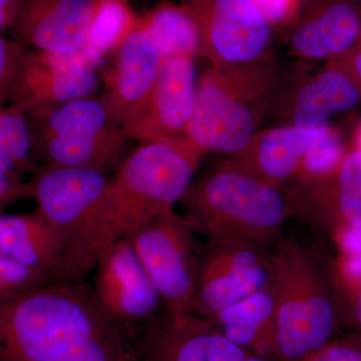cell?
<instances>
[{"label":"cell","mask_w":361,"mask_h":361,"mask_svg":"<svg viewBox=\"0 0 361 361\" xmlns=\"http://www.w3.org/2000/svg\"><path fill=\"white\" fill-rule=\"evenodd\" d=\"M206 152L183 135L142 142L121 164L66 246L59 280H82L118 240L174 210Z\"/></svg>","instance_id":"cell-1"},{"label":"cell","mask_w":361,"mask_h":361,"mask_svg":"<svg viewBox=\"0 0 361 361\" xmlns=\"http://www.w3.org/2000/svg\"><path fill=\"white\" fill-rule=\"evenodd\" d=\"M179 203L194 231L209 240L261 246L276 238L296 210L289 192L252 174L234 158L194 178Z\"/></svg>","instance_id":"cell-2"},{"label":"cell","mask_w":361,"mask_h":361,"mask_svg":"<svg viewBox=\"0 0 361 361\" xmlns=\"http://www.w3.org/2000/svg\"><path fill=\"white\" fill-rule=\"evenodd\" d=\"M116 325L82 280H61L0 303V361H45Z\"/></svg>","instance_id":"cell-3"},{"label":"cell","mask_w":361,"mask_h":361,"mask_svg":"<svg viewBox=\"0 0 361 361\" xmlns=\"http://www.w3.org/2000/svg\"><path fill=\"white\" fill-rule=\"evenodd\" d=\"M279 84L272 61L209 66L198 80L193 115L180 135L206 153L239 155L258 132Z\"/></svg>","instance_id":"cell-4"},{"label":"cell","mask_w":361,"mask_h":361,"mask_svg":"<svg viewBox=\"0 0 361 361\" xmlns=\"http://www.w3.org/2000/svg\"><path fill=\"white\" fill-rule=\"evenodd\" d=\"M275 255V343L281 361H302L329 343L336 308L314 261L285 245Z\"/></svg>","instance_id":"cell-5"},{"label":"cell","mask_w":361,"mask_h":361,"mask_svg":"<svg viewBox=\"0 0 361 361\" xmlns=\"http://www.w3.org/2000/svg\"><path fill=\"white\" fill-rule=\"evenodd\" d=\"M28 120L32 160L44 165L104 170L120 160L128 141L103 101L94 97L75 99Z\"/></svg>","instance_id":"cell-6"},{"label":"cell","mask_w":361,"mask_h":361,"mask_svg":"<svg viewBox=\"0 0 361 361\" xmlns=\"http://www.w3.org/2000/svg\"><path fill=\"white\" fill-rule=\"evenodd\" d=\"M194 230L174 210L156 215L128 235L160 294L166 314H188L196 292L199 249Z\"/></svg>","instance_id":"cell-7"},{"label":"cell","mask_w":361,"mask_h":361,"mask_svg":"<svg viewBox=\"0 0 361 361\" xmlns=\"http://www.w3.org/2000/svg\"><path fill=\"white\" fill-rule=\"evenodd\" d=\"M275 255L249 242L209 240L199 249L196 292L188 314L212 319L220 311L273 286Z\"/></svg>","instance_id":"cell-8"},{"label":"cell","mask_w":361,"mask_h":361,"mask_svg":"<svg viewBox=\"0 0 361 361\" xmlns=\"http://www.w3.org/2000/svg\"><path fill=\"white\" fill-rule=\"evenodd\" d=\"M198 26L199 56L214 66L269 61L272 25L250 0H182Z\"/></svg>","instance_id":"cell-9"},{"label":"cell","mask_w":361,"mask_h":361,"mask_svg":"<svg viewBox=\"0 0 361 361\" xmlns=\"http://www.w3.org/2000/svg\"><path fill=\"white\" fill-rule=\"evenodd\" d=\"M99 80L96 65L82 54L63 56L28 51L9 87L6 103L37 118L75 99L92 97Z\"/></svg>","instance_id":"cell-10"},{"label":"cell","mask_w":361,"mask_h":361,"mask_svg":"<svg viewBox=\"0 0 361 361\" xmlns=\"http://www.w3.org/2000/svg\"><path fill=\"white\" fill-rule=\"evenodd\" d=\"M92 290L104 314L129 336L135 326H149L155 322L163 306L155 284L127 237L97 260Z\"/></svg>","instance_id":"cell-11"},{"label":"cell","mask_w":361,"mask_h":361,"mask_svg":"<svg viewBox=\"0 0 361 361\" xmlns=\"http://www.w3.org/2000/svg\"><path fill=\"white\" fill-rule=\"evenodd\" d=\"M110 180L104 169L94 167L44 165L33 173L35 212L58 235L65 250Z\"/></svg>","instance_id":"cell-12"},{"label":"cell","mask_w":361,"mask_h":361,"mask_svg":"<svg viewBox=\"0 0 361 361\" xmlns=\"http://www.w3.org/2000/svg\"><path fill=\"white\" fill-rule=\"evenodd\" d=\"M197 85L193 58L163 59L146 101L121 127L123 137L151 142L183 135L193 115Z\"/></svg>","instance_id":"cell-13"},{"label":"cell","mask_w":361,"mask_h":361,"mask_svg":"<svg viewBox=\"0 0 361 361\" xmlns=\"http://www.w3.org/2000/svg\"><path fill=\"white\" fill-rule=\"evenodd\" d=\"M104 0H23L13 27L37 51L71 56L85 49Z\"/></svg>","instance_id":"cell-14"},{"label":"cell","mask_w":361,"mask_h":361,"mask_svg":"<svg viewBox=\"0 0 361 361\" xmlns=\"http://www.w3.org/2000/svg\"><path fill=\"white\" fill-rule=\"evenodd\" d=\"M113 63L104 71L103 103L114 122L122 127L146 101L160 73L158 47L141 20L111 52Z\"/></svg>","instance_id":"cell-15"},{"label":"cell","mask_w":361,"mask_h":361,"mask_svg":"<svg viewBox=\"0 0 361 361\" xmlns=\"http://www.w3.org/2000/svg\"><path fill=\"white\" fill-rule=\"evenodd\" d=\"M141 351L145 361H244L251 353L210 320L192 314L151 323Z\"/></svg>","instance_id":"cell-16"},{"label":"cell","mask_w":361,"mask_h":361,"mask_svg":"<svg viewBox=\"0 0 361 361\" xmlns=\"http://www.w3.org/2000/svg\"><path fill=\"white\" fill-rule=\"evenodd\" d=\"M361 39V4L355 0H316L289 35L292 54L307 61H338Z\"/></svg>","instance_id":"cell-17"},{"label":"cell","mask_w":361,"mask_h":361,"mask_svg":"<svg viewBox=\"0 0 361 361\" xmlns=\"http://www.w3.org/2000/svg\"><path fill=\"white\" fill-rule=\"evenodd\" d=\"M360 103V87L338 66L327 63L297 85L289 102L288 125L306 135H322L332 129V116L353 110Z\"/></svg>","instance_id":"cell-18"},{"label":"cell","mask_w":361,"mask_h":361,"mask_svg":"<svg viewBox=\"0 0 361 361\" xmlns=\"http://www.w3.org/2000/svg\"><path fill=\"white\" fill-rule=\"evenodd\" d=\"M319 137L304 134L290 125L259 130L234 159L252 174L284 189V185L296 179Z\"/></svg>","instance_id":"cell-19"},{"label":"cell","mask_w":361,"mask_h":361,"mask_svg":"<svg viewBox=\"0 0 361 361\" xmlns=\"http://www.w3.org/2000/svg\"><path fill=\"white\" fill-rule=\"evenodd\" d=\"M296 209L322 211L341 226L361 227V151L346 149L336 168L310 187L293 194Z\"/></svg>","instance_id":"cell-20"},{"label":"cell","mask_w":361,"mask_h":361,"mask_svg":"<svg viewBox=\"0 0 361 361\" xmlns=\"http://www.w3.org/2000/svg\"><path fill=\"white\" fill-rule=\"evenodd\" d=\"M274 284L220 311L210 319L230 341L241 348L276 357Z\"/></svg>","instance_id":"cell-21"},{"label":"cell","mask_w":361,"mask_h":361,"mask_svg":"<svg viewBox=\"0 0 361 361\" xmlns=\"http://www.w3.org/2000/svg\"><path fill=\"white\" fill-rule=\"evenodd\" d=\"M65 246L37 213L2 214L0 256L49 271L56 281Z\"/></svg>","instance_id":"cell-22"},{"label":"cell","mask_w":361,"mask_h":361,"mask_svg":"<svg viewBox=\"0 0 361 361\" xmlns=\"http://www.w3.org/2000/svg\"><path fill=\"white\" fill-rule=\"evenodd\" d=\"M142 23L158 47L161 59L199 56L198 26L182 4H160L142 16Z\"/></svg>","instance_id":"cell-23"},{"label":"cell","mask_w":361,"mask_h":361,"mask_svg":"<svg viewBox=\"0 0 361 361\" xmlns=\"http://www.w3.org/2000/svg\"><path fill=\"white\" fill-rule=\"evenodd\" d=\"M140 20L126 0H104L80 54L97 65L115 51Z\"/></svg>","instance_id":"cell-24"},{"label":"cell","mask_w":361,"mask_h":361,"mask_svg":"<svg viewBox=\"0 0 361 361\" xmlns=\"http://www.w3.org/2000/svg\"><path fill=\"white\" fill-rule=\"evenodd\" d=\"M32 137L27 114L11 104L0 109V171L23 176L39 169L32 160Z\"/></svg>","instance_id":"cell-25"},{"label":"cell","mask_w":361,"mask_h":361,"mask_svg":"<svg viewBox=\"0 0 361 361\" xmlns=\"http://www.w3.org/2000/svg\"><path fill=\"white\" fill-rule=\"evenodd\" d=\"M45 361H145L141 349L135 348L130 336L115 327L66 349Z\"/></svg>","instance_id":"cell-26"},{"label":"cell","mask_w":361,"mask_h":361,"mask_svg":"<svg viewBox=\"0 0 361 361\" xmlns=\"http://www.w3.org/2000/svg\"><path fill=\"white\" fill-rule=\"evenodd\" d=\"M56 281L49 271L0 256V303L16 300Z\"/></svg>","instance_id":"cell-27"},{"label":"cell","mask_w":361,"mask_h":361,"mask_svg":"<svg viewBox=\"0 0 361 361\" xmlns=\"http://www.w3.org/2000/svg\"><path fill=\"white\" fill-rule=\"evenodd\" d=\"M337 242L341 248V272L351 289L361 284V227L337 228Z\"/></svg>","instance_id":"cell-28"},{"label":"cell","mask_w":361,"mask_h":361,"mask_svg":"<svg viewBox=\"0 0 361 361\" xmlns=\"http://www.w3.org/2000/svg\"><path fill=\"white\" fill-rule=\"evenodd\" d=\"M27 44L20 39H0V102L6 103L7 94L21 61L27 54Z\"/></svg>","instance_id":"cell-29"},{"label":"cell","mask_w":361,"mask_h":361,"mask_svg":"<svg viewBox=\"0 0 361 361\" xmlns=\"http://www.w3.org/2000/svg\"><path fill=\"white\" fill-rule=\"evenodd\" d=\"M30 199L33 200L32 188L30 182L25 183L23 176L13 171H0V209L16 202Z\"/></svg>","instance_id":"cell-30"},{"label":"cell","mask_w":361,"mask_h":361,"mask_svg":"<svg viewBox=\"0 0 361 361\" xmlns=\"http://www.w3.org/2000/svg\"><path fill=\"white\" fill-rule=\"evenodd\" d=\"M302 361H361V346L350 341H330Z\"/></svg>","instance_id":"cell-31"},{"label":"cell","mask_w":361,"mask_h":361,"mask_svg":"<svg viewBox=\"0 0 361 361\" xmlns=\"http://www.w3.org/2000/svg\"><path fill=\"white\" fill-rule=\"evenodd\" d=\"M271 25L285 23L294 14L297 0H250Z\"/></svg>","instance_id":"cell-32"},{"label":"cell","mask_w":361,"mask_h":361,"mask_svg":"<svg viewBox=\"0 0 361 361\" xmlns=\"http://www.w3.org/2000/svg\"><path fill=\"white\" fill-rule=\"evenodd\" d=\"M331 63L345 71L361 90V39L353 51H349L346 56L338 61H331Z\"/></svg>","instance_id":"cell-33"},{"label":"cell","mask_w":361,"mask_h":361,"mask_svg":"<svg viewBox=\"0 0 361 361\" xmlns=\"http://www.w3.org/2000/svg\"><path fill=\"white\" fill-rule=\"evenodd\" d=\"M23 0H0V32L6 35L7 30H13Z\"/></svg>","instance_id":"cell-34"},{"label":"cell","mask_w":361,"mask_h":361,"mask_svg":"<svg viewBox=\"0 0 361 361\" xmlns=\"http://www.w3.org/2000/svg\"><path fill=\"white\" fill-rule=\"evenodd\" d=\"M353 302H351V315L358 329L361 330V284L353 289Z\"/></svg>","instance_id":"cell-35"},{"label":"cell","mask_w":361,"mask_h":361,"mask_svg":"<svg viewBox=\"0 0 361 361\" xmlns=\"http://www.w3.org/2000/svg\"><path fill=\"white\" fill-rule=\"evenodd\" d=\"M244 361H274L270 360L269 357H266V356L256 355V353H251L250 355L247 356L246 360Z\"/></svg>","instance_id":"cell-36"},{"label":"cell","mask_w":361,"mask_h":361,"mask_svg":"<svg viewBox=\"0 0 361 361\" xmlns=\"http://www.w3.org/2000/svg\"><path fill=\"white\" fill-rule=\"evenodd\" d=\"M355 146L361 151V123L360 128L357 129V132H356Z\"/></svg>","instance_id":"cell-37"},{"label":"cell","mask_w":361,"mask_h":361,"mask_svg":"<svg viewBox=\"0 0 361 361\" xmlns=\"http://www.w3.org/2000/svg\"><path fill=\"white\" fill-rule=\"evenodd\" d=\"M355 1L360 2V4H361V0H355Z\"/></svg>","instance_id":"cell-38"},{"label":"cell","mask_w":361,"mask_h":361,"mask_svg":"<svg viewBox=\"0 0 361 361\" xmlns=\"http://www.w3.org/2000/svg\"><path fill=\"white\" fill-rule=\"evenodd\" d=\"M126 1H128V0H126Z\"/></svg>","instance_id":"cell-39"}]
</instances>
